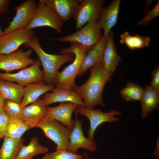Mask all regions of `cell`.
<instances>
[{"mask_svg":"<svg viewBox=\"0 0 159 159\" xmlns=\"http://www.w3.org/2000/svg\"><path fill=\"white\" fill-rule=\"evenodd\" d=\"M90 75L83 85L77 86L74 91L81 97L84 107L90 109L100 105L105 106L102 93L106 84L111 80L112 74L107 71L101 62L91 67Z\"/></svg>","mask_w":159,"mask_h":159,"instance_id":"cell-1","label":"cell"},{"mask_svg":"<svg viewBox=\"0 0 159 159\" xmlns=\"http://www.w3.org/2000/svg\"><path fill=\"white\" fill-rule=\"evenodd\" d=\"M87 50L79 43L71 42L69 47L59 52L62 54L73 53L75 59L71 64L57 73L54 81L55 88L74 91L77 86L75 78L78 75Z\"/></svg>","mask_w":159,"mask_h":159,"instance_id":"cell-2","label":"cell"},{"mask_svg":"<svg viewBox=\"0 0 159 159\" xmlns=\"http://www.w3.org/2000/svg\"><path fill=\"white\" fill-rule=\"evenodd\" d=\"M24 45L33 49L37 54L44 69V81L48 85H54L55 76L60 67L64 63L74 59V55L72 53L54 55L46 53L41 47L39 39L35 35L29 42Z\"/></svg>","mask_w":159,"mask_h":159,"instance_id":"cell-3","label":"cell"},{"mask_svg":"<svg viewBox=\"0 0 159 159\" xmlns=\"http://www.w3.org/2000/svg\"><path fill=\"white\" fill-rule=\"evenodd\" d=\"M101 29L97 21H91L75 32L52 39L63 42L77 43L88 50L98 43L103 37Z\"/></svg>","mask_w":159,"mask_h":159,"instance_id":"cell-4","label":"cell"},{"mask_svg":"<svg viewBox=\"0 0 159 159\" xmlns=\"http://www.w3.org/2000/svg\"><path fill=\"white\" fill-rule=\"evenodd\" d=\"M36 127L41 129L45 136L56 145V150H67L70 131L63 124L47 116Z\"/></svg>","mask_w":159,"mask_h":159,"instance_id":"cell-5","label":"cell"},{"mask_svg":"<svg viewBox=\"0 0 159 159\" xmlns=\"http://www.w3.org/2000/svg\"><path fill=\"white\" fill-rule=\"evenodd\" d=\"M41 63L38 58L34 63L29 67L22 69L15 73L0 72V80L16 82L21 86L44 81V74L41 70Z\"/></svg>","mask_w":159,"mask_h":159,"instance_id":"cell-6","label":"cell"},{"mask_svg":"<svg viewBox=\"0 0 159 159\" xmlns=\"http://www.w3.org/2000/svg\"><path fill=\"white\" fill-rule=\"evenodd\" d=\"M63 24L55 14L43 3L39 1L37 4L35 11L26 29L32 30L38 27L47 26L52 28L59 33H62Z\"/></svg>","mask_w":159,"mask_h":159,"instance_id":"cell-7","label":"cell"},{"mask_svg":"<svg viewBox=\"0 0 159 159\" xmlns=\"http://www.w3.org/2000/svg\"><path fill=\"white\" fill-rule=\"evenodd\" d=\"M103 0H80L73 18L77 31L91 21L97 22L103 7Z\"/></svg>","mask_w":159,"mask_h":159,"instance_id":"cell-8","label":"cell"},{"mask_svg":"<svg viewBox=\"0 0 159 159\" xmlns=\"http://www.w3.org/2000/svg\"><path fill=\"white\" fill-rule=\"evenodd\" d=\"M76 113L83 115L89 120L90 129L88 131V138L95 140L94 135L95 130L100 125L105 122H118L120 119L115 117L120 115L122 113L118 111L111 110L108 112H103L98 109H90L79 106L76 110Z\"/></svg>","mask_w":159,"mask_h":159,"instance_id":"cell-9","label":"cell"},{"mask_svg":"<svg viewBox=\"0 0 159 159\" xmlns=\"http://www.w3.org/2000/svg\"><path fill=\"white\" fill-rule=\"evenodd\" d=\"M33 52L30 49L26 51L19 50L7 54L0 55V69L9 73L16 70L32 65L36 60L30 57Z\"/></svg>","mask_w":159,"mask_h":159,"instance_id":"cell-10","label":"cell"},{"mask_svg":"<svg viewBox=\"0 0 159 159\" xmlns=\"http://www.w3.org/2000/svg\"><path fill=\"white\" fill-rule=\"evenodd\" d=\"M35 35L32 30H16L4 35L0 38V55L15 52L23 44L29 42Z\"/></svg>","mask_w":159,"mask_h":159,"instance_id":"cell-11","label":"cell"},{"mask_svg":"<svg viewBox=\"0 0 159 159\" xmlns=\"http://www.w3.org/2000/svg\"><path fill=\"white\" fill-rule=\"evenodd\" d=\"M37 4L35 0H26L15 8L16 13L3 35L16 30L25 29L34 14Z\"/></svg>","mask_w":159,"mask_h":159,"instance_id":"cell-12","label":"cell"},{"mask_svg":"<svg viewBox=\"0 0 159 159\" xmlns=\"http://www.w3.org/2000/svg\"><path fill=\"white\" fill-rule=\"evenodd\" d=\"M75 121V125L69 134V143L67 150L75 154L77 153L78 150L80 148L92 152H95L97 147L95 140L85 138L83 133V122L77 117Z\"/></svg>","mask_w":159,"mask_h":159,"instance_id":"cell-13","label":"cell"},{"mask_svg":"<svg viewBox=\"0 0 159 159\" xmlns=\"http://www.w3.org/2000/svg\"><path fill=\"white\" fill-rule=\"evenodd\" d=\"M79 106L71 102L61 103L56 107H47V115L48 117L61 123L71 131L74 127L75 120L72 119L74 111Z\"/></svg>","mask_w":159,"mask_h":159,"instance_id":"cell-14","label":"cell"},{"mask_svg":"<svg viewBox=\"0 0 159 159\" xmlns=\"http://www.w3.org/2000/svg\"><path fill=\"white\" fill-rule=\"evenodd\" d=\"M63 22L73 16L80 0H40Z\"/></svg>","mask_w":159,"mask_h":159,"instance_id":"cell-15","label":"cell"},{"mask_svg":"<svg viewBox=\"0 0 159 159\" xmlns=\"http://www.w3.org/2000/svg\"><path fill=\"white\" fill-rule=\"evenodd\" d=\"M47 115V106L43 99H38L29 106L23 108L20 119L23 120L30 128L36 127L37 125Z\"/></svg>","mask_w":159,"mask_h":159,"instance_id":"cell-16","label":"cell"},{"mask_svg":"<svg viewBox=\"0 0 159 159\" xmlns=\"http://www.w3.org/2000/svg\"><path fill=\"white\" fill-rule=\"evenodd\" d=\"M121 0H114L107 6L102 8L97 23L107 37L118 20Z\"/></svg>","mask_w":159,"mask_h":159,"instance_id":"cell-17","label":"cell"},{"mask_svg":"<svg viewBox=\"0 0 159 159\" xmlns=\"http://www.w3.org/2000/svg\"><path fill=\"white\" fill-rule=\"evenodd\" d=\"M52 92L44 94L43 96L45 105L47 106L56 102H68L84 107V103L80 96L75 91L58 89L55 87Z\"/></svg>","mask_w":159,"mask_h":159,"instance_id":"cell-18","label":"cell"},{"mask_svg":"<svg viewBox=\"0 0 159 159\" xmlns=\"http://www.w3.org/2000/svg\"><path fill=\"white\" fill-rule=\"evenodd\" d=\"M107 42V37L103 36L101 40L87 51L79 73L82 76L92 66L101 62Z\"/></svg>","mask_w":159,"mask_h":159,"instance_id":"cell-19","label":"cell"},{"mask_svg":"<svg viewBox=\"0 0 159 159\" xmlns=\"http://www.w3.org/2000/svg\"><path fill=\"white\" fill-rule=\"evenodd\" d=\"M114 35V32L111 31L107 36V44L102 61L105 69L112 74L119 63L122 60L121 57L117 51Z\"/></svg>","mask_w":159,"mask_h":159,"instance_id":"cell-20","label":"cell"},{"mask_svg":"<svg viewBox=\"0 0 159 159\" xmlns=\"http://www.w3.org/2000/svg\"><path fill=\"white\" fill-rule=\"evenodd\" d=\"M53 85L47 84L44 81L30 84L24 87V95L21 104L23 108L30 103H32L43 94L52 91Z\"/></svg>","mask_w":159,"mask_h":159,"instance_id":"cell-21","label":"cell"},{"mask_svg":"<svg viewBox=\"0 0 159 159\" xmlns=\"http://www.w3.org/2000/svg\"><path fill=\"white\" fill-rule=\"evenodd\" d=\"M140 101L141 117L144 119L147 118L150 112L158 108L159 93L150 86L146 85Z\"/></svg>","mask_w":159,"mask_h":159,"instance_id":"cell-22","label":"cell"},{"mask_svg":"<svg viewBox=\"0 0 159 159\" xmlns=\"http://www.w3.org/2000/svg\"><path fill=\"white\" fill-rule=\"evenodd\" d=\"M0 149V159H16L20 150L24 145L22 138L14 139L4 137Z\"/></svg>","mask_w":159,"mask_h":159,"instance_id":"cell-23","label":"cell"},{"mask_svg":"<svg viewBox=\"0 0 159 159\" xmlns=\"http://www.w3.org/2000/svg\"><path fill=\"white\" fill-rule=\"evenodd\" d=\"M0 92L5 99L21 103L24 93V87L12 82L0 80Z\"/></svg>","mask_w":159,"mask_h":159,"instance_id":"cell-24","label":"cell"},{"mask_svg":"<svg viewBox=\"0 0 159 159\" xmlns=\"http://www.w3.org/2000/svg\"><path fill=\"white\" fill-rule=\"evenodd\" d=\"M48 148L40 145L37 136L34 137L28 145H23L16 159H32L40 154H45L49 151Z\"/></svg>","mask_w":159,"mask_h":159,"instance_id":"cell-25","label":"cell"},{"mask_svg":"<svg viewBox=\"0 0 159 159\" xmlns=\"http://www.w3.org/2000/svg\"><path fill=\"white\" fill-rule=\"evenodd\" d=\"M120 42L125 44L130 49L134 50L149 46L150 39L148 36H142L137 34L131 35L129 32L125 31L120 36Z\"/></svg>","mask_w":159,"mask_h":159,"instance_id":"cell-26","label":"cell"},{"mask_svg":"<svg viewBox=\"0 0 159 159\" xmlns=\"http://www.w3.org/2000/svg\"><path fill=\"white\" fill-rule=\"evenodd\" d=\"M29 129L21 119H10L4 134V137L14 139H19Z\"/></svg>","mask_w":159,"mask_h":159,"instance_id":"cell-27","label":"cell"},{"mask_svg":"<svg viewBox=\"0 0 159 159\" xmlns=\"http://www.w3.org/2000/svg\"><path fill=\"white\" fill-rule=\"evenodd\" d=\"M144 89L138 84L128 82L126 87L122 89L119 93L123 99L127 101H140Z\"/></svg>","mask_w":159,"mask_h":159,"instance_id":"cell-28","label":"cell"},{"mask_svg":"<svg viewBox=\"0 0 159 159\" xmlns=\"http://www.w3.org/2000/svg\"><path fill=\"white\" fill-rule=\"evenodd\" d=\"M23 108L20 103L9 99H5L3 110L6 113L10 119H20Z\"/></svg>","mask_w":159,"mask_h":159,"instance_id":"cell-29","label":"cell"},{"mask_svg":"<svg viewBox=\"0 0 159 159\" xmlns=\"http://www.w3.org/2000/svg\"><path fill=\"white\" fill-rule=\"evenodd\" d=\"M82 155L70 152L67 150H57L52 153H47L42 159H81Z\"/></svg>","mask_w":159,"mask_h":159,"instance_id":"cell-30","label":"cell"},{"mask_svg":"<svg viewBox=\"0 0 159 159\" xmlns=\"http://www.w3.org/2000/svg\"><path fill=\"white\" fill-rule=\"evenodd\" d=\"M159 15V1L157 2L154 7L150 11L146 12V15L143 18L138 21L137 25H143L147 26L150 22L155 18Z\"/></svg>","mask_w":159,"mask_h":159,"instance_id":"cell-31","label":"cell"},{"mask_svg":"<svg viewBox=\"0 0 159 159\" xmlns=\"http://www.w3.org/2000/svg\"><path fill=\"white\" fill-rule=\"evenodd\" d=\"M10 119L6 113L3 110H0V134L3 135Z\"/></svg>","mask_w":159,"mask_h":159,"instance_id":"cell-32","label":"cell"},{"mask_svg":"<svg viewBox=\"0 0 159 159\" xmlns=\"http://www.w3.org/2000/svg\"><path fill=\"white\" fill-rule=\"evenodd\" d=\"M152 79L150 86L159 93V67L158 66L151 73Z\"/></svg>","mask_w":159,"mask_h":159,"instance_id":"cell-33","label":"cell"},{"mask_svg":"<svg viewBox=\"0 0 159 159\" xmlns=\"http://www.w3.org/2000/svg\"><path fill=\"white\" fill-rule=\"evenodd\" d=\"M9 2V0H0V16L8 11Z\"/></svg>","mask_w":159,"mask_h":159,"instance_id":"cell-34","label":"cell"},{"mask_svg":"<svg viewBox=\"0 0 159 159\" xmlns=\"http://www.w3.org/2000/svg\"><path fill=\"white\" fill-rule=\"evenodd\" d=\"M153 155L155 157V159H159V137H158L155 141V146Z\"/></svg>","mask_w":159,"mask_h":159,"instance_id":"cell-35","label":"cell"},{"mask_svg":"<svg viewBox=\"0 0 159 159\" xmlns=\"http://www.w3.org/2000/svg\"><path fill=\"white\" fill-rule=\"evenodd\" d=\"M5 99L0 92V110L3 109L5 103Z\"/></svg>","mask_w":159,"mask_h":159,"instance_id":"cell-36","label":"cell"},{"mask_svg":"<svg viewBox=\"0 0 159 159\" xmlns=\"http://www.w3.org/2000/svg\"><path fill=\"white\" fill-rule=\"evenodd\" d=\"M153 1L152 0H147L145 1V6L144 10V13H145V12H147L148 11V9L150 5L151 4V2Z\"/></svg>","mask_w":159,"mask_h":159,"instance_id":"cell-37","label":"cell"},{"mask_svg":"<svg viewBox=\"0 0 159 159\" xmlns=\"http://www.w3.org/2000/svg\"><path fill=\"white\" fill-rule=\"evenodd\" d=\"M81 159H91L89 155L86 153H84L82 155Z\"/></svg>","mask_w":159,"mask_h":159,"instance_id":"cell-38","label":"cell"},{"mask_svg":"<svg viewBox=\"0 0 159 159\" xmlns=\"http://www.w3.org/2000/svg\"><path fill=\"white\" fill-rule=\"evenodd\" d=\"M3 35V32L2 31L0 28V38Z\"/></svg>","mask_w":159,"mask_h":159,"instance_id":"cell-39","label":"cell"},{"mask_svg":"<svg viewBox=\"0 0 159 159\" xmlns=\"http://www.w3.org/2000/svg\"><path fill=\"white\" fill-rule=\"evenodd\" d=\"M4 136L3 135L0 134V139L1 138H4Z\"/></svg>","mask_w":159,"mask_h":159,"instance_id":"cell-40","label":"cell"}]
</instances>
